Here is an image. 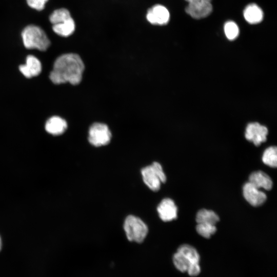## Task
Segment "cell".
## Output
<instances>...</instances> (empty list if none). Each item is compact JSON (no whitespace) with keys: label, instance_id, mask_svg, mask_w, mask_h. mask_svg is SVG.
Wrapping results in <instances>:
<instances>
[{"label":"cell","instance_id":"603a6c76","mask_svg":"<svg viewBox=\"0 0 277 277\" xmlns=\"http://www.w3.org/2000/svg\"><path fill=\"white\" fill-rule=\"evenodd\" d=\"M28 5L32 8L40 11L44 8L48 0H26Z\"/></svg>","mask_w":277,"mask_h":277},{"label":"cell","instance_id":"7a4b0ae2","mask_svg":"<svg viewBox=\"0 0 277 277\" xmlns=\"http://www.w3.org/2000/svg\"><path fill=\"white\" fill-rule=\"evenodd\" d=\"M22 36L25 47L29 49H36L45 51L50 42L44 30L35 25H29L22 31Z\"/></svg>","mask_w":277,"mask_h":277},{"label":"cell","instance_id":"8992f818","mask_svg":"<svg viewBox=\"0 0 277 277\" xmlns=\"http://www.w3.org/2000/svg\"><path fill=\"white\" fill-rule=\"evenodd\" d=\"M243 193L245 200L254 207L262 205L267 199L266 194L264 192L249 182L244 185Z\"/></svg>","mask_w":277,"mask_h":277},{"label":"cell","instance_id":"484cf974","mask_svg":"<svg viewBox=\"0 0 277 277\" xmlns=\"http://www.w3.org/2000/svg\"><path fill=\"white\" fill-rule=\"evenodd\" d=\"M2 246H3L2 240V238H1V237L0 236V251L2 250Z\"/></svg>","mask_w":277,"mask_h":277},{"label":"cell","instance_id":"4fadbf2b","mask_svg":"<svg viewBox=\"0 0 277 277\" xmlns=\"http://www.w3.org/2000/svg\"><path fill=\"white\" fill-rule=\"evenodd\" d=\"M249 182L259 189L262 188L269 190L272 188L273 183L270 177L262 171H256L251 173Z\"/></svg>","mask_w":277,"mask_h":277},{"label":"cell","instance_id":"277c9868","mask_svg":"<svg viewBox=\"0 0 277 277\" xmlns=\"http://www.w3.org/2000/svg\"><path fill=\"white\" fill-rule=\"evenodd\" d=\"M141 173L144 183L153 191H158L161 184L166 181V176L161 165L158 162H153L143 168Z\"/></svg>","mask_w":277,"mask_h":277},{"label":"cell","instance_id":"3957f363","mask_svg":"<svg viewBox=\"0 0 277 277\" xmlns=\"http://www.w3.org/2000/svg\"><path fill=\"white\" fill-rule=\"evenodd\" d=\"M124 229L128 240L136 243L143 242L148 232L147 225L140 218L133 215L126 218Z\"/></svg>","mask_w":277,"mask_h":277},{"label":"cell","instance_id":"e0dca14e","mask_svg":"<svg viewBox=\"0 0 277 277\" xmlns=\"http://www.w3.org/2000/svg\"><path fill=\"white\" fill-rule=\"evenodd\" d=\"M177 251L185 256L190 263H199L200 260L199 253L193 246L188 244H183L178 248Z\"/></svg>","mask_w":277,"mask_h":277},{"label":"cell","instance_id":"9c48e42d","mask_svg":"<svg viewBox=\"0 0 277 277\" xmlns=\"http://www.w3.org/2000/svg\"><path fill=\"white\" fill-rule=\"evenodd\" d=\"M212 6L210 2L190 3L185 8L186 12L195 19L207 17L212 12Z\"/></svg>","mask_w":277,"mask_h":277},{"label":"cell","instance_id":"d4e9b609","mask_svg":"<svg viewBox=\"0 0 277 277\" xmlns=\"http://www.w3.org/2000/svg\"><path fill=\"white\" fill-rule=\"evenodd\" d=\"M188 2V3H194V2H211V0H185Z\"/></svg>","mask_w":277,"mask_h":277},{"label":"cell","instance_id":"8fae6325","mask_svg":"<svg viewBox=\"0 0 277 277\" xmlns=\"http://www.w3.org/2000/svg\"><path fill=\"white\" fill-rule=\"evenodd\" d=\"M42 69V64L39 60L32 55L27 56L25 64L19 66V71L27 78L38 75Z\"/></svg>","mask_w":277,"mask_h":277},{"label":"cell","instance_id":"9a60e30c","mask_svg":"<svg viewBox=\"0 0 277 277\" xmlns=\"http://www.w3.org/2000/svg\"><path fill=\"white\" fill-rule=\"evenodd\" d=\"M75 28V23L72 17L52 26V29L56 34L65 37L71 35Z\"/></svg>","mask_w":277,"mask_h":277},{"label":"cell","instance_id":"ba28073f","mask_svg":"<svg viewBox=\"0 0 277 277\" xmlns=\"http://www.w3.org/2000/svg\"><path fill=\"white\" fill-rule=\"evenodd\" d=\"M146 18L152 24L163 25L169 22L170 13L168 9L164 6L156 5L148 10Z\"/></svg>","mask_w":277,"mask_h":277},{"label":"cell","instance_id":"cb8c5ba5","mask_svg":"<svg viewBox=\"0 0 277 277\" xmlns=\"http://www.w3.org/2000/svg\"><path fill=\"white\" fill-rule=\"evenodd\" d=\"M201 270L199 263H192L189 264L186 272L189 275L195 276L199 274Z\"/></svg>","mask_w":277,"mask_h":277},{"label":"cell","instance_id":"5b68a950","mask_svg":"<svg viewBox=\"0 0 277 277\" xmlns=\"http://www.w3.org/2000/svg\"><path fill=\"white\" fill-rule=\"evenodd\" d=\"M111 137L110 131L105 124L95 123L89 128L88 141L94 146L100 147L107 145Z\"/></svg>","mask_w":277,"mask_h":277},{"label":"cell","instance_id":"7c38bea8","mask_svg":"<svg viewBox=\"0 0 277 277\" xmlns=\"http://www.w3.org/2000/svg\"><path fill=\"white\" fill-rule=\"evenodd\" d=\"M46 131L53 135L62 134L67 128V123L63 118L58 116H53L46 122Z\"/></svg>","mask_w":277,"mask_h":277},{"label":"cell","instance_id":"5bb4252c","mask_svg":"<svg viewBox=\"0 0 277 277\" xmlns=\"http://www.w3.org/2000/svg\"><path fill=\"white\" fill-rule=\"evenodd\" d=\"M244 16L245 20L250 24L260 23L263 18L262 9L256 4H251L248 5L244 10Z\"/></svg>","mask_w":277,"mask_h":277},{"label":"cell","instance_id":"6da1fadb","mask_svg":"<svg viewBox=\"0 0 277 277\" xmlns=\"http://www.w3.org/2000/svg\"><path fill=\"white\" fill-rule=\"evenodd\" d=\"M85 66L81 57L75 53H66L55 61L49 78L54 84L69 83L77 85L82 81Z\"/></svg>","mask_w":277,"mask_h":277},{"label":"cell","instance_id":"d6986e66","mask_svg":"<svg viewBox=\"0 0 277 277\" xmlns=\"http://www.w3.org/2000/svg\"><path fill=\"white\" fill-rule=\"evenodd\" d=\"M172 261L175 267L182 272L187 271L190 264L189 260L177 251L173 254Z\"/></svg>","mask_w":277,"mask_h":277},{"label":"cell","instance_id":"2e32d148","mask_svg":"<svg viewBox=\"0 0 277 277\" xmlns=\"http://www.w3.org/2000/svg\"><path fill=\"white\" fill-rule=\"evenodd\" d=\"M219 216L212 210L202 209L197 212L196 221L197 223H208L213 225L219 221Z\"/></svg>","mask_w":277,"mask_h":277},{"label":"cell","instance_id":"30bf717a","mask_svg":"<svg viewBox=\"0 0 277 277\" xmlns=\"http://www.w3.org/2000/svg\"><path fill=\"white\" fill-rule=\"evenodd\" d=\"M160 219L164 222H169L177 218V208L174 201L169 198L163 199L157 208Z\"/></svg>","mask_w":277,"mask_h":277},{"label":"cell","instance_id":"ffe728a7","mask_svg":"<svg viewBox=\"0 0 277 277\" xmlns=\"http://www.w3.org/2000/svg\"><path fill=\"white\" fill-rule=\"evenodd\" d=\"M72 17L69 11L65 8L54 10L49 16V20L53 24L60 23Z\"/></svg>","mask_w":277,"mask_h":277},{"label":"cell","instance_id":"7402d4cb","mask_svg":"<svg viewBox=\"0 0 277 277\" xmlns=\"http://www.w3.org/2000/svg\"><path fill=\"white\" fill-rule=\"evenodd\" d=\"M225 34L228 39L233 40L239 34V29L238 25L233 21H228L224 25Z\"/></svg>","mask_w":277,"mask_h":277},{"label":"cell","instance_id":"ac0fdd59","mask_svg":"<svg viewBox=\"0 0 277 277\" xmlns=\"http://www.w3.org/2000/svg\"><path fill=\"white\" fill-rule=\"evenodd\" d=\"M262 161L265 165L275 168L277 166L276 147L271 146L267 148L263 153Z\"/></svg>","mask_w":277,"mask_h":277},{"label":"cell","instance_id":"44dd1931","mask_svg":"<svg viewBox=\"0 0 277 277\" xmlns=\"http://www.w3.org/2000/svg\"><path fill=\"white\" fill-rule=\"evenodd\" d=\"M196 230L202 236L208 239L216 231L215 225L208 223H197Z\"/></svg>","mask_w":277,"mask_h":277},{"label":"cell","instance_id":"52a82bcc","mask_svg":"<svg viewBox=\"0 0 277 277\" xmlns=\"http://www.w3.org/2000/svg\"><path fill=\"white\" fill-rule=\"evenodd\" d=\"M267 134L268 129L265 126L258 123H252L248 124L246 127L245 137L255 146H259L266 141Z\"/></svg>","mask_w":277,"mask_h":277}]
</instances>
